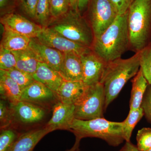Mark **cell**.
Here are the masks:
<instances>
[{
  "mask_svg": "<svg viewBox=\"0 0 151 151\" xmlns=\"http://www.w3.org/2000/svg\"><path fill=\"white\" fill-rule=\"evenodd\" d=\"M127 16L128 11L119 15L101 35L94 38L91 49L105 63L121 58L122 55L129 50Z\"/></svg>",
  "mask_w": 151,
  "mask_h": 151,
  "instance_id": "1",
  "label": "cell"
},
{
  "mask_svg": "<svg viewBox=\"0 0 151 151\" xmlns=\"http://www.w3.org/2000/svg\"><path fill=\"white\" fill-rule=\"evenodd\" d=\"M140 69L139 52L127 59L120 58L106 63L100 83L105 94V111L115 100L127 81Z\"/></svg>",
  "mask_w": 151,
  "mask_h": 151,
  "instance_id": "2",
  "label": "cell"
},
{
  "mask_svg": "<svg viewBox=\"0 0 151 151\" xmlns=\"http://www.w3.org/2000/svg\"><path fill=\"white\" fill-rule=\"evenodd\" d=\"M129 49L139 52L151 43V0H134L128 10Z\"/></svg>",
  "mask_w": 151,
  "mask_h": 151,
  "instance_id": "3",
  "label": "cell"
},
{
  "mask_svg": "<svg viewBox=\"0 0 151 151\" xmlns=\"http://www.w3.org/2000/svg\"><path fill=\"white\" fill-rule=\"evenodd\" d=\"M69 131L81 139L85 137L99 138L113 147L120 145L125 141L123 122H111L104 118L86 121L74 119Z\"/></svg>",
  "mask_w": 151,
  "mask_h": 151,
  "instance_id": "4",
  "label": "cell"
},
{
  "mask_svg": "<svg viewBox=\"0 0 151 151\" xmlns=\"http://www.w3.org/2000/svg\"><path fill=\"white\" fill-rule=\"evenodd\" d=\"M46 28L68 39L91 48L94 35L88 20L78 11L70 10L52 20Z\"/></svg>",
  "mask_w": 151,
  "mask_h": 151,
  "instance_id": "5",
  "label": "cell"
},
{
  "mask_svg": "<svg viewBox=\"0 0 151 151\" xmlns=\"http://www.w3.org/2000/svg\"><path fill=\"white\" fill-rule=\"evenodd\" d=\"M105 94L100 83L88 86L86 92L75 104V118L81 120L103 118Z\"/></svg>",
  "mask_w": 151,
  "mask_h": 151,
  "instance_id": "6",
  "label": "cell"
},
{
  "mask_svg": "<svg viewBox=\"0 0 151 151\" xmlns=\"http://www.w3.org/2000/svg\"><path fill=\"white\" fill-rule=\"evenodd\" d=\"M88 20L94 35L99 37L114 22L119 14L110 0H91Z\"/></svg>",
  "mask_w": 151,
  "mask_h": 151,
  "instance_id": "7",
  "label": "cell"
},
{
  "mask_svg": "<svg viewBox=\"0 0 151 151\" xmlns=\"http://www.w3.org/2000/svg\"><path fill=\"white\" fill-rule=\"evenodd\" d=\"M37 38L42 43L63 53L73 52L81 56L92 50L58 34L46 27L44 28Z\"/></svg>",
  "mask_w": 151,
  "mask_h": 151,
  "instance_id": "8",
  "label": "cell"
},
{
  "mask_svg": "<svg viewBox=\"0 0 151 151\" xmlns=\"http://www.w3.org/2000/svg\"><path fill=\"white\" fill-rule=\"evenodd\" d=\"M11 108L12 113V125L37 124L43 120L46 114V108L24 101H20L16 105H11Z\"/></svg>",
  "mask_w": 151,
  "mask_h": 151,
  "instance_id": "9",
  "label": "cell"
},
{
  "mask_svg": "<svg viewBox=\"0 0 151 151\" xmlns=\"http://www.w3.org/2000/svg\"><path fill=\"white\" fill-rule=\"evenodd\" d=\"M20 101L33 103L46 109L58 101L53 91L36 81L23 89Z\"/></svg>",
  "mask_w": 151,
  "mask_h": 151,
  "instance_id": "10",
  "label": "cell"
},
{
  "mask_svg": "<svg viewBox=\"0 0 151 151\" xmlns=\"http://www.w3.org/2000/svg\"><path fill=\"white\" fill-rule=\"evenodd\" d=\"M1 23L4 27L8 28L29 38L37 37L44 28L38 24L14 13L1 17Z\"/></svg>",
  "mask_w": 151,
  "mask_h": 151,
  "instance_id": "11",
  "label": "cell"
},
{
  "mask_svg": "<svg viewBox=\"0 0 151 151\" xmlns=\"http://www.w3.org/2000/svg\"><path fill=\"white\" fill-rule=\"evenodd\" d=\"M83 82L89 86L100 83L106 63L100 58L91 50L80 56Z\"/></svg>",
  "mask_w": 151,
  "mask_h": 151,
  "instance_id": "12",
  "label": "cell"
},
{
  "mask_svg": "<svg viewBox=\"0 0 151 151\" xmlns=\"http://www.w3.org/2000/svg\"><path fill=\"white\" fill-rule=\"evenodd\" d=\"M52 109V116L45 127L50 132L58 129L69 131L75 119V105L58 101Z\"/></svg>",
  "mask_w": 151,
  "mask_h": 151,
  "instance_id": "13",
  "label": "cell"
},
{
  "mask_svg": "<svg viewBox=\"0 0 151 151\" xmlns=\"http://www.w3.org/2000/svg\"><path fill=\"white\" fill-rule=\"evenodd\" d=\"M29 47L35 52L40 61L44 63L59 72L64 53L40 42L37 38H30Z\"/></svg>",
  "mask_w": 151,
  "mask_h": 151,
  "instance_id": "14",
  "label": "cell"
},
{
  "mask_svg": "<svg viewBox=\"0 0 151 151\" xmlns=\"http://www.w3.org/2000/svg\"><path fill=\"white\" fill-rule=\"evenodd\" d=\"M88 86L83 81L65 80L55 94L58 101L75 105L84 95Z\"/></svg>",
  "mask_w": 151,
  "mask_h": 151,
  "instance_id": "15",
  "label": "cell"
},
{
  "mask_svg": "<svg viewBox=\"0 0 151 151\" xmlns=\"http://www.w3.org/2000/svg\"><path fill=\"white\" fill-rule=\"evenodd\" d=\"M59 72L65 81H82L83 72L80 55L73 52L64 53Z\"/></svg>",
  "mask_w": 151,
  "mask_h": 151,
  "instance_id": "16",
  "label": "cell"
},
{
  "mask_svg": "<svg viewBox=\"0 0 151 151\" xmlns=\"http://www.w3.org/2000/svg\"><path fill=\"white\" fill-rule=\"evenodd\" d=\"M32 76L35 81L44 84L55 93L65 81L58 71L43 62L39 63L37 69Z\"/></svg>",
  "mask_w": 151,
  "mask_h": 151,
  "instance_id": "17",
  "label": "cell"
},
{
  "mask_svg": "<svg viewBox=\"0 0 151 151\" xmlns=\"http://www.w3.org/2000/svg\"><path fill=\"white\" fill-rule=\"evenodd\" d=\"M23 89L13 79L0 70V94L1 99L8 102L12 106L20 101Z\"/></svg>",
  "mask_w": 151,
  "mask_h": 151,
  "instance_id": "18",
  "label": "cell"
},
{
  "mask_svg": "<svg viewBox=\"0 0 151 151\" xmlns=\"http://www.w3.org/2000/svg\"><path fill=\"white\" fill-rule=\"evenodd\" d=\"M50 132L45 127L25 132L18 136L10 151H33L40 141Z\"/></svg>",
  "mask_w": 151,
  "mask_h": 151,
  "instance_id": "19",
  "label": "cell"
},
{
  "mask_svg": "<svg viewBox=\"0 0 151 151\" xmlns=\"http://www.w3.org/2000/svg\"><path fill=\"white\" fill-rule=\"evenodd\" d=\"M30 38L4 27L0 47L12 52L19 51L29 46Z\"/></svg>",
  "mask_w": 151,
  "mask_h": 151,
  "instance_id": "20",
  "label": "cell"
},
{
  "mask_svg": "<svg viewBox=\"0 0 151 151\" xmlns=\"http://www.w3.org/2000/svg\"><path fill=\"white\" fill-rule=\"evenodd\" d=\"M132 84L129 111H134L141 108L144 95L149 85L140 68L134 76Z\"/></svg>",
  "mask_w": 151,
  "mask_h": 151,
  "instance_id": "21",
  "label": "cell"
},
{
  "mask_svg": "<svg viewBox=\"0 0 151 151\" xmlns=\"http://www.w3.org/2000/svg\"><path fill=\"white\" fill-rule=\"evenodd\" d=\"M16 59V68L33 75L40 62L35 52L29 46L19 51L12 52Z\"/></svg>",
  "mask_w": 151,
  "mask_h": 151,
  "instance_id": "22",
  "label": "cell"
},
{
  "mask_svg": "<svg viewBox=\"0 0 151 151\" xmlns=\"http://www.w3.org/2000/svg\"><path fill=\"white\" fill-rule=\"evenodd\" d=\"M144 115L142 107L137 110L129 111L127 118L123 122V133L126 142H130L133 130Z\"/></svg>",
  "mask_w": 151,
  "mask_h": 151,
  "instance_id": "23",
  "label": "cell"
},
{
  "mask_svg": "<svg viewBox=\"0 0 151 151\" xmlns=\"http://www.w3.org/2000/svg\"><path fill=\"white\" fill-rule=\"evenodd\" d=\"M51 0H38L36 9L35 21L44 28L46 27L50 22Z\"/></svg>",
  "mask_w": 151,
  "mask_h": 151,
  "instance_id": "24",
  "label": "cell"
},
{
  "mask_svg": "<svg viewBox=\"0 0 151 151\" xmlns=\"http://www.w3.org/2000/svg\"><path fill=\"white\" fill-rule=\"evenodd\" d=\"M138 52L140 68L149 85H151V43Z\"/></svg>",
  "mask_w": 151,
  "mask_h": 151,
  "instance_id": "25",
  "label": "cell"
},
{
  "mask_svg": "<svg viewBox=\"0 0 151 151\" xmlns=\"http://www.w3.org/2000/svg\"><path fill=\"white\" fill-rule=\"evenodd\" d=\"M4 71L6 74L13 79L22 89H24L35 81L32 75L19 70L16 68Z\"/></svg>",
  "mask_w": 151,
  "mask_h": 151,
  "instance_id": "26",
  "label": "cell"
},
{
  "mask_svg": "<svg viewBox=\"0 0 151 151\" xmlns=\"http://www.w3.org/2000/svg\"><path fill=\"white\" fill-rule=\"evenodd\" d=\"M18 136L15 130L10 128L1 129L0 151H10Z\"/></svg>",
  "mask_w": 151,
  "mask_h": 151,
  "instance_id": "27",
  "label": "cell"
},
{
  "mask_svg": "<svg viewBox=\"0 0 151 151\" xmlns=\"http://www.w3.org/2000/svg\"><path fill=\"white\" fill-rule=\"evenodd\" d=\"M12 123V113L11 105L6 100L0 101L1 129L9 128Z\"/></svg>",
  "mask_w": 151,
  "mask_h": 151,
  "instance_id": "28",
  "label": "cell"
},
{
  "mask_svg": "<svg viewBox=\"0 0 151 151\" xmlns=\"http://www.w3.org/2000/svg\"><path fill=\"white\" fill-rule=\"evenodd\" d=\"M137 147L139 151L151 149V128H143L139 130L136 137Z\"/></svg>",
  "mask_w": 151,
  "mask_h": 151,
  "instance_id": "29",
  "label": "cell"
},
{
  "mask_svg": "<svg viewBox=\"0 0 151 151\" xmlns=\"http://www.w3.org/2000/svg\"><path fill=\"white\" fill-rule=\"evenodd\" d=\"M70 10V5L68 0H51L50 10L51 21L62 16Z\"/></svg>",
  "mask_w": 151,
  "mask_h": 151,
  "instance_id": "30",
  "label": "cell"
},
{
  "mask_svg": "<svg viewBox=\"0 0 151 151\" xmlns=\"http://www.w3.org/2000/svg\"><path fill=\"white\" fill-rule=\"evenodd\" d=\"M16 59L12 52L0 47V70H10L16 68Z\"/></svg>",
  "mask_w": 151,
  "mask_h": 151,
  "instance_id": "31",
  "label": "cell"
},
{
  "mask_svg": "<svg viewBox=\"0 0 151 151\" xmlns=\"http://www.w3.org/2000/svg\"><path fill=\"white\" fill-rule=\"evenodd\" d=\"M38 0H18L20 8L29 18L35 19L36 9Z\"/></svg>",
  "mask_w": 151,
  "mask_h": 151,
  "instance_id": "32",
  "label": "cell"
},
{
  "mask_svg": "<svg viewBox=\"0 0 151 151\" xmlns=\"http://www.w3.org/2000/svg\"><path fill=\"white\" fill-rule=\"evenodd\" d=\"M141 107L146 117L151 122V85H149L147 88Z\"/></svg>",
  "mask_w": 151,
  "mask_h": 151,
  "instance_id": "33",
  "label": "cell"
},
{
  "mask_svg": "<svg viewBox=\"0 0 151 151\" xmlns=\"http://www.w3.org/2000/svg\"><path fill=\"white\" fill-rule=\"evenodd\" d=\"M119 15L126 13L134 0H110Z\"/></svg>",
  "mask_w": 151,
  "mask_h": 151,
  "instance_id": "34",
  "label": "cell"
},
{
  "mask_svg": "<svg viewBox=\"0 0 151 151\" xmlns=\"http://www.w3.org/2000/svg\"><path fill=\"white\" fill-rule=\"evenodd\" d=\"M15 7V0H0L1 17L6 15L14 13Z\"/></svg>",
  "mask_w": 151,
  "mask_h": 151,
  "instance_id": "35",
  "label": "cell"
},
{
  "mask_svg": "<svg viewBox=\"0 0 151 151\" xmlns=\"http://www.w3.org/2000/svg\"><path fill=\"white\" fill-rule=\"evenodd\" d=\"M91 0H78V11L82 14V12L88 7Z\"/></svg>",
  "mask_w": 151,
  "mask_h": 151,
  "instance_id": "36",
  "label": "cell"
},
{
  "mask_svg": "<svg viewBox=\"0 0 151 151\" xmlns=\"http://www.w3.org/2000/svg\"><path fill=\"white\" fill-rule=\"evenodd\" d=\"M119 151H139L137 146L131 142H126L124 146Z\"/></svg>",
  "mask_w": 151,
  "mask_h": 151,
  "instance_id": "37",
  "label": "cell"
},
{
  "mask_svg": "<svg viewBox=\"0 0 151 151\" xmlns=\"http://www.w3.org/2000/svg\"><path fill=\"white\" fill-rule=\"evenodd\" d=\"M70 5V10L78 11V0H68Z\"/></svg>",
  "mask_w": 151,
  "mask_h": 151,
  "instance_id": "38",
  "label": "cell"
},
{
  "mask_svg": "<svg viewBox=\"0 0 151 151\" xmlns=\"http://www.w3.org/2000/svg\"><path fill=\"white\" fill-rule=\"evenodd\" d=\"M81 139L76 137L75 144L71 149L67 151H79V143Z\"/></svg>",
  "mask_w": 151,
  "mask_h": 151,
  "instance_id": "39",
  "label": "cell"
},
{
  "mask_svg": "<svg viewBox=\"0 0 151 151\" xmlns=\"http://www.w3.org/2000/svg\"><path fill=\"white\" fill-rule=\"evenodd\" d=\"M147 151H151V149H150V150H149Z\"/></svg>",
  "mask_w": 151,
  "mask_h": 151,
  "instance_id": "40",
  "label": "cell"
}]
</instances>
